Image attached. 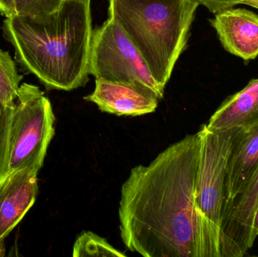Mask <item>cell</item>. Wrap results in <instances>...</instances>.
Listing matches in <instances>:
<instances>
[{
    "mask_svg": "<svg viewBox=\"0 0 258 257\" xmlns=\"http://www.w3.org/2000/svg\"><path fill=\"white\" fill-rule=\"evenodd\" d=\"M201 131L173 143L122 186L119 217L127 248L145 257H221L199 212Z\"/></svg>",
    "mask_w": 258,
    "mask_h": 257,
    "instance_id": "1",
    "label": "cell"
},
{
    "mask_svg": "<svg viewBox=\"0 0 258 257\" xmlns=\"http://www.w3.org/2000/svg\"><path fill=\"white\" fill-rule=\"evenodd\" d=\"M91 0H63L42 15L6 18L4 38L17 63L48 89L71 91L89 81L92 45Z\"/></svg>",
    "mask_w": 258,
    "mask_h": 257,
    "instance_id": "2",
    "label": "cell"
},
{
    "mask_svg": "<svg viewBox=\"0 0 258 257\" xmlns=\"http://www.w3.org/2000/svg\"><path fill=\"white\" fill-rule=\"evenodd\" d=\"M198 6L192 0H109V18L126 33L162 89L186 48Z\"/></svg>",
    "mask_w": 258,
    "mask_h": 257,
    "instance_id": "3",
    "label": "cell"
},
{
    "mask_svg": "<svg viewBox=\"0 0 258 257\" xmlns=\"http://www.w3.org/2000/svg\"><path fill=\"white\" fill-rule=\"evenodd\" d=\"M54 119L51 102L39 87L28 83L20 85L11 118L3 179L26 167L39 172L54 135Z\"/></svg>",
    "mask_w": 258,
    "mask_h": 257,
    "instance_id": "4",
    "label": "cell"
},
{
    "mask_svg": "<svg viewBox=\"0 0 258 257\" xmlns=\"http://www.w3.org/2000/svg\"><path fill=\"white\" fill-rule=\"evenodd\" d=\"M240 128L212 131L200 128L201 147L196 185L199 212L221 255V223L225 203L226 169Z\"/></svg>",
    "mask_w": 258,
    "mask_h": 257,
    "instance_id": "5",
    "label": "cell"
},
{
    "mask_svg": "<svg viewBox=\"0 0 258 257\" xmlns=\"http://www.w3.org/2000/svg\"><path fill=\"white\" fill-rule=\"evenodd\" d=\"M89 72L96 79L142 83L163 98L165 89L155 81L126 33L110 18L93 30Z\"/></svg>",
    "mask_w": 258,
    "mask_h": 257,
    "instance_id": "6",
    "label": "cell"
},
{
    "mask_svg": "<svg viewBox=\"0 0 258 257\" xmlns=\"http://www.w3.org/2000/svg\"><path fill=\"white\" fill-rule=\"evenodd\" d=\"M258 207V167L243 191L224 205L221 257H242L254 246L253 220Z\"/></svg>",
    "mask_w": 258,
    "mask_h": 257,
    "instance_id": "7",
    "label": "cell"
},
{
    "mask_svg": "<svg viewBox=\"0 0 258 257\" xmlns=\"http://www.w3.org/2000/svg\"><path fill=\"white\" fill-rule=\"evenodd\" d=\"M84 100L96 104L104 113L140 116L155 112L160 98L153 89L142 83L96 79L95 91Z\"/></svg>",
    "mask_w": 258,
    "mask_h": 257,
    "instance_id": "8",
    "label": "cell"
},
{
    "mask_svg": "<svg viewBox=\"0 0 258 257\" xmlns=\"http://www.w3.org/2000/svg\"><path fill=\"white\" fill-rule=\"evenodd\" d=\"M38 173L26 167L6 175L0 182V249L36 202Z\"/></svg>",
    "mask_w": 258,
    "mask_h": 257,
    "instance_id": "9",
    "label": "cell"
},
{
    "mask_svg": "<svg viewBox=\"0 0 258 257\" xmlns=\"http://www.w3.org/2000/svg\"><path fill=\"white\" fill-rule=\"evenodd\" d=\"M226 51L245 60L258 56V15L245 9H229L210 20Z\"/></svg>",
    "mask_w": 258,
    "mask_h": 257,
    "instance_id": "10",
    "label": "cell"
},
{
    "mask_svg": "<svg viewBox=\"0 0 258 257\" xmlns=\"http://www.w3.org/2000/svg\"><path fill=\"white\" fill-rule=\"evenodd\" d=\"M257 167L258 125L240 128L227 161L224 205L243 191Z\"/></svg>",
    "mask_w": 258,
    "mask_h": 257,
    "instance_id": "11",
    "label": "cell"
},
{
    "mask_svg": "<svg viewBox=\"0 0 258 257\" xmlns=\"http://www.w3.org/2000/svg\"><path fill=\"white\" fill-rule=\"evenodd\" d=\"M258 125V78L251 79L242 90L228 97L211 116L208 129L247 130Z\"/></svg>",
    "mask_w": 258,
    "mask_h": 257,
    "instance_id": "12",
    "label": "cell"
},
{
    "mask_svg": "<svg viewBox=\"0 0 258 257\" xmlns=\"http://www.w3.org/2000/svg\"><path fill=\"white\" fill-rule=\"evenodd\" d=\"M23 75L7 51L0 49V102L12 106L15 103Z\"/></svg>",
    "mask_w": 258,
    "mask_h": 257,
    "instance_id": "13",
    "label": "cell"
},
{
    "mask_svg": "<svg viewBox=\"0 0 258 257\" xmlns=\"http://www.w3.org/2000/svg\"><path fill=\"white\" fill-rule=\"evenodd\" d=\"M73 256H126L113 247L107 240L91 232H83L77 238L74 246Z\"/></svg>",
    "mask_w": 258,
    "mask_h": 257,
    "instance_id": "14",
    "label": "cell"
},
{
    "mask_svg": "<svg viewBox=\"0 0 258 257\" xmlns=\"http://www.w3.org/2000/svg\"><path fill=\"white\" fill-rule=\"evenodd\" d=\"M63 0H13L15 15H42L60 7Z\"/></svg>",
    "mask_w": 258,
    "mask_h": 257,
    "instance_id": "15",
    "label": "cell"
},
{
    "mask_svg": "<svg viewBox=\"0 0 258 257\" xmlns=\"http://www.w3.org/2000/svg\"><path fill=\"white\" fill-rule=\"evenodd\" d=\"M13 105L7 106L0 102V182L3 180L7 158L9 127ZM2 251V249H0ZM0 253V256H1Z\"/></svg>",
    "mask_w": 258,
    "mask_h": 257,
    "instance_id": "16",
    "label": "cell"
},
{
    "mask_svg": "<svg viewBox=\"0 0 258 257\" xmlns=\"http://www.w3.org/2000/svg\"><path fill=\"white\" fill-rule=\"evenodd\" d=\"M200 6L207 8L212 13L218 14L236 5L242 4L243 0H192Z\"/></svg>",
    "mask_w": 258,
    "mask_h": 257,
    "instance_id": "17",
    "label": "cell"
},
{
    "mask_svg": "<svg viewBox=\"0 0 258 257\" xmlns=\"http://www.w3.org/2000/svg\"><path fill=\"white\" fill-rule=\"evenodd\" d=\"M0 13L6 18L15 15L13 0H0Z\"/></svg>",
    "mask_w": 258,
    "mask_h": 257,
    "instance_id": "18",
    "label": "cell"
},
{
    "mask_svg": "<svg viewBox=\"0 0 258 257\" xmlns=\"http://www.w3.org/2000/svg\"><path fill=\"white\" fill-rule=\"evenodd\" d=\"M253 232L255 238L258 236V207L255 214H254V220H253Z\"/></svg>",
    "mask_w": 258,
    "mask_h": 257,
    "instance_id": "19",
    "label": "cell"
},
{
    "mask_svg": "<svg viewBox=\"0 0 258 257\" xmlns=\"http://www.w3.org/2000/svg\"><path fill=\"white\" fill-rule=\"evenodd\" d=\"M242 4L248 5L258 9V0H243Z\"/></svg>",
    "mask_w": 258,
    "mask_h": 257,
    "instance_id": "20",
    "label": "cell"
}]
</instances>
